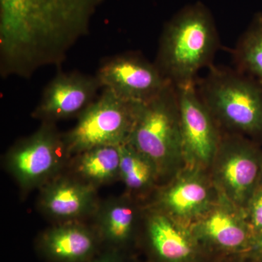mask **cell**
I'll use <instances>...</instances> for the list:
<instances>
[{
  "mask_svg": "<svg viewBox=\"0 0 262 262\" xmlns=\"http://www.w3.org/2000/svg\"><path fill=\"white\" fill-rule=\"evenodd\" d=\"M144 224L150 246L162 262H192L198 255L200 244L190 227L147 206Z\"/></svg>",
  "mask_w": 262,
  "mask_h": 262,
  "instance_id": "obj_14",
  "label": "cell"
},
{
  "mask_svg": "<svg viewBox=\"0 0 262 262\" xmlns=\"http://www.w3.org/2000/svg\"><path fill=\"white\" fill-rule=\"evenodd\" d=\"M40 209L53 220L79 222L96 213L98 208L96 187L80 179L56 177L42 186Z\"/></svg>",
  "mask_w": 262,
  "mask_h": 262,
  "instance_id": "obj_13",
  "label": "cell"
},
{
  "mask_svg": "<svg viewBox=\"0 0 262 262\" xmlns=\"http://www.w3.org/2000/svg\"><path fill=\"white\" fill-rule=\"evenodd\" d=\"M220 46L211 11L203 3H194L165 24L155 63L174 86L195 83L200 70L213 65Z\"/></svg>",
  "mask_w": 262,
  "mask_h": 262,
  "instance_id": "obj_2",
  "label": "cell"
},
{
  "mask_svg": "<svg viewBox=\"0 0 262 262\" xmlns=\"http://www.w3.org/2000/svg\"><path fill=\"white\" fill-rule=\"evenodd\" d=\"M96 76L101 89L141 104L152 101L171 84L155 63L136 53L110 58L101 65Z\"/></svg>",
  "mask_w": 262,
  "mask_h": 262,
  "instance_id": "obj_10",
  "label": "cell"
},
{
  "mask_svg": "<svg viewBox=\"0 0 262 262\" xmlns=\"http://www.w3.org/2000/svg\"><path fill=\"white\" fill-rule=\"evenodd\" d=\"M235 69L262 82V13H256L232 51Z\"/></svg>",
  "mask_w": 262,
  "mask_h": 262,
  "instance_id": "obj_19",
  "label": "cell"
},
{
  "mask_svg": "<svg viewBox=\"0 0 262 262\" xmlns=\"http://www.w3.org/2000/svg\"><path fill=\"white\" fill-rule=\"evenodd\" d=\"M69 157L63 135L53 122H43L39 130L10 149L6 163L20 187L28 189L56 177Z\"/></svg>",
  "mask_w": 262,
  "mask_h": 262,
  "instance_id": "obj_7",
  "label": "cell"
},
{
  "mask_svg": "<svg viewBox=\"0 0 262 262\" xmlns=\"http://www.w3.org/2000/svg\"><path fill=\"white\" fill-rule=\"evenodd\" d=\"M93 262H121L120 260L117 259V258L114 257V256H105V257H101L98 258L97 260H95Z\"/></svg>",
  "mask_w": 262,
  "mask_h": 262,
  "instance_id": "obj_22",
  "label": "cell"
},
{
  "mask_svg": "<svg viewBox=\"0 0 262 262\" xmlns=\"http://www.w3.org/2000/svg\"><path fill=\"white\" fill-rule=\"evenodd\" d=\"M101 89L96 76L59 72L46 86L32 117L43 122L78 117L97 98Z\"/></svg>",
  "mask_w": 262,
  "mask_h": 262,
  "instance_id": "obj_11",
  "label": "cell"
},
{
  "mask_svg": "<svg viewBox=\"0 0 262 262\" xmlns=\"http://www.w3.org/2000/svg\"><path fill=\"white\" fill-rule=\"evenodd\" d=\"M251 253L258 258V259L262 261V235L259 237H256L253 242L252 247L251 250Z\"/></svg>",
  "mask_w": 262,
  "mask_h": 262,
  "instance_id": "obj_21",
  "label": "cell"
},
{
  "mask_svg": "<svg viewBox=\"0 0 262 262\" xmlns=\"http://www.w3.org/2000/svg\"><path fill=\"white\" fill-rule=\"evenodd\" d=\"M104 0H0V52L3 75L28 77L57 64L89 32Z\"/></svg>",
  "mask_w": 262,
  "mask_h": 262,
  "instance_id": "obj_1",
  "label": "cell"
},
{
  "mask_svg": "<svg viewBox=\"0 0 262 262\" xmlns=\"http://www.w3.org/2000/svg\"><path fill=\"white\" fill-rule=\"evenodd\" d=\"M190 227L200 245L203 243L224 251H250L254 242V235L244 210L222 195Z\"/></svg>",
  "mask_w": 262,
  "mask_h": 262,
  "instance_id": "obj_12",
  "label": "cell"
},
{
  "mask_svg": "<svg viewBox=\"0 0 262 262\" xmlns=\"http://www.w3.org/2000/svg\"><path fill=\"white\" fill-rule=\"evenodd\" d=\"M142 105L103 89L102 94L77 117L73 128L63 135L70 156L97 146H119L128 142Z\"/></svg>",
  "mask_w": 262,
  "mask_h": 262,
  "instance_id": "obj_5",
  "label": "cell"
},
{
  "mask_svg": "<svg viewBox=\"0 0 262 262\" xmlns=\"http://www.w3.org/2000/svg\"><path fill=\"white\" fill-rule=\"evenodd\" d=\"M78 179L96 186L120 179V146H101L75 155Z\"/></svg>",
  "mask_w": 262,
  "mask_h": 262,
  "instance_id": "obj_18",
  "label": "cell"
},
{
  "mask_svg": "<svg viewBox=\"0 0 262 262\" xmlns=\"http://www.w3.org/2000/svg\"><path fill=\"white\" fill-rule=\"evenodd\" d=\"M46 256L57 262H82L94 254V232L78 222H62L48 229L41 239Z\"/></svg>",
  "mask_w": 262,
  "mask_h": 262,
  "instance_id": "obj_15",
  "label": "cell"
},
{
  "mask_svg": "<svg viewBox=\"0 0 262 262\" xmlns=\"http://www.w3.org/2000/svg\"><path fill=\"white\" fill-rule=\"evenodd\" d=\"M120 179L128 194L139 198L154 192L160 186L155 164L129 143L120 146Z\"/></svg>",
  "mask_w": 262,
  "mask_h": 262,
  "instance_id": "obj_17",
  "label": "cell"
},
{
  "mask_svg": "<svg viewBox=\"0 0 262 262\" xmlns=\"http://www.w3.org/2000/svg\"><path fill=\"white\" fill-rule=\"evenodd\" d=\"M144 211L145 208H141L137 199L128 194L106 202L96 212L100 234L114 245L125 244L143 223Z\"/></svg>",
  "mask_w": 262,
  "mask_h": 262,
  "instance_id": "obj_16",
  "label": "cell"
},
{
  "mask_svg": "<svg viewBox=\"0 0 262 262\" xmlns=\"http://www.w3.org/2000/svg\"><path fill=\"white\" fill-rule=\"evenodd\" d=\"M127 143L155 164L159 173L160 186L186 166L178 97L173 84L152 101L141 106Z\"/></svg>",
  "mask_w": 262,
  "mask_h": 262,
  "instance_id": "obj_4",
  "label": "cell"
},
{
  "mask_svg": "<svg viewBox=\"0 0 262 262\" xmlns=\"http://www.w3.org/2000/svg\"><path fill=\"white\" fill-rule=\"evenodd\" d=\"M261 184H262V181H261Z\"/></svg>",
  "mask_w": 262,
  "mask_h": 262,
  "instance_id": "obj_23",
  "label": "cell"
},
{
  "mask_svg": "<svg viewBox=\"0 0 262 262\" xmlns=\"http://www.w3.org/2000/svg\"><path fill=\"white\" fill-rule=\"evenodd\" d=\"M244 211L256 239L262 235V184L253 194Z\"/></svg>",
  "mask_w": 262,
  "mask_h": 262,
  "instance_id": "obj_20",
  "label": "cell"
},
{
  "mask_svg": "<svg viewBox=\"0 0 262 262\" xmlns=\"http://www.w3.org/2000/svg\"><path fill=\"white\" fill-rule=\"evenodd\" d=\"M196 87L222 133L262 146L261 82L236 69L213 64Z\"/></svg>",
  "mask_w": 262,
  "mask_h": 262,
  "instance_id": "obj_3",
  "label": "cell"
},
{
  "mask_svg": "<svg viewBox=\"0 0 262 262\" xmlns=\"http://www.w3.org/2000/svg\"><path fill=\"white\" fill-rule=\"evenodd\" d=\"M261 146L244 136L223 133L208 169L220 194L243 210L261 183Z\"/></svg>",
  "mask_w": 262,
  "mask_h": 262,
  "instance_id": "obj_6",
  "label": "cell"
},
{
  "mask_svg": "<svg viewBox=\"0 0 262 262\" xmlns=\"http://www.w3.org/2000/svg\"><path fill=\"white\" fill-rule=\"evenodd\" d=\"M155 192L154 199L147 207L187 227L206 214L222 196L208 170L189 165Z\"/></svg>",
  "mask_w": 262,
  "mask_h": 262,
  "instance_id": "obj_8",
  "label": "cell"
},
{
  "mask_svg": "<svg viewBox=\"0 0 262 262\" xmlns=\"http://www.w3.org/2000/svg\"><path fill=\"white\" fill-rule=\"evenodd\" d=\"M175 87L186 165L208 170L223 133L198 94L196 82Z\"/></svg>",
  "mask_w": 262,
  "mask_h": 262,
  "instance_id": "obj_9",
  "label": "cell"
}]
</instances>
